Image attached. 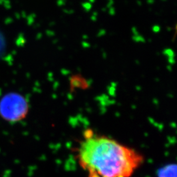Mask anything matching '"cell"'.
<instances>
[{
    "label": "cell",
    "mask_w": 177,
    "mask_h": 177,
    "mask_svg": "<svg viewBox=\"0 0 177 177\" xmlns=\"http://www.w3.org/2000/svg\"><path fill=\"white\" fill-rule=\"evenodd\" d=\"M77 158L87 177H131L144 162L135 148L92 129L83 132Z\"/></svg>",
    "instance_id": "6da1fadb"
},
{
    "label": "cell",
    "mask_w": 177,
    "mask_h": 177,
    "mask_svg": "<svg viewBox=\"0 0 177 177\" xmlns=\"http://www.w3.org/2000/svg\"><path fill=\"white\" fill-rule=\"evenodd\" d=\"M29 108V103L25 96L10 92L0 100V117L8 123H18L26 118Z\"/></svg>",
    "instance_id": "7a4b0ae2"
},
{
    "label": "cell",
    "mask_w": 177,
    "mask_h": 177,
    "mask_svg": "<svg viewBox=\"0 0 177 177\" xmlns=\"http://www.w3.org/2000/svg\"><path fill=\"white\" fill-rule=\"evenodd\" d=\"M159 177H176V167L172 165L162 169L159 172Z\"/></svg>",
    "instance_id": "3957f363"
},
{
    "label": "cell",
    "mask_w": 177,
    "mask_h": 177,
    "mask_svg": "<svg viewBox=\"0 0 177 177\" xmlns=\"http://www.w3.org/2000/svg\"><path fill=\"white\" fill-rule=\"evenodd\" d=\"M83 82V79L79 78H74L72 79V83L73 87H83V85L85 83H82Z\"/></svg>",
    "instance_id": "277c9868"
}]
</instances>
